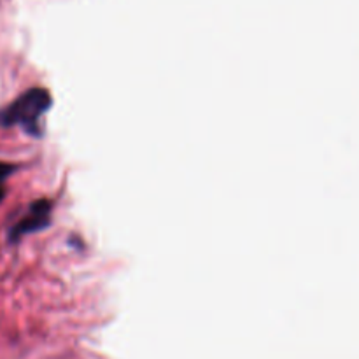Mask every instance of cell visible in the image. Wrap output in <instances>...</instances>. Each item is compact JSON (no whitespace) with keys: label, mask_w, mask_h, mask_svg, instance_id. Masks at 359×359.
Here are the masks:
<instances>
[{"label":"cell","mask_w":359,"mask_h":359,"mask_svg":"<svg viewBox=\"0 0 359 359\" xmlns=\"http://www.w3.org/2000/svg\"><path fill=\"white\" fill-rule=\"evenodd\" d=\"M51 93L44 88H32L0 111V126H21L30 135H41V119L51 109Z\"/></svg>","instance_id":"6da1fadb"},{"label":"cell","mask_w":359,"mask_h":359,"mask_svg":"<svg viewBox=\"0 0 359 359\" xmlns=\"http://www.w3.org/2000/svg\"><path fill=\"white\" fill-rule=\"evenodd\" d=\"M13 172H14L13 165L2 163V161H0V182H4V179H6L7 175L13 174Z\"/></svg>","instance_id":"3957f363"},{"label":"cell","mask_w":359,"mask_h":359,"mask_svg":"<svg viewBox=\"0 0 359 359\" xmlns=\"http://www.w3.org/2000/svg\"><path fill=\"white\" fill-rule=\"evenodd\" d=\"M51 202L37 200L28 207V212L9 230V241L18 242L25 235L46 230L51 224Z\"/></svg>","instance_id":"7a4b0ae2"},{"label":"cell","mask_w":359,"mask_h":359,"mask_svg":"<svg viewBox=\"0 0 359 359\" xmlns=\"http://www.w3.org/2000/svg\"><path fill=\"white\" fill-rule=\"evenodd\" d=\"M4 196H6V189H4L2 182H0V202H2V200H4Z\"/></svg>","instance_id":"277c9868"}]
</instances>
